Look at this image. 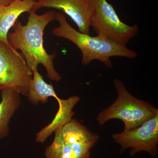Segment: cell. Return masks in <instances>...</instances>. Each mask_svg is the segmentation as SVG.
<instances>
[{
    "instance_id": "cell-13",
    "label": "cell",
    "mask_w": 158,
    "mask_h": 158,
    "mask_svg": "<svg viewBox=\"0 0 158 158\" xmlns=\"http://www.w3.org/2000/svg\"><path fill=\"white\" fill-rule=\"evenodd\" d=\"M92 144L75 142H64V146L60 158H90Z\"/></svg>"
},
{
    "instance_id": "cell-4",
    "label": "cell",
    "mask_w": 158,
    "mask_h": 158,
    "mask_svg": "<svg viewBox=\"0 0 158 158\" xmlns=\"http://www.w3.org/2000/svg\"><path fill=\"white\" fill-rule=\"evenodd\" d=\"M93 11L90 20L92 27L98 35L126 46L138 33L136 25L130 26L123 22L113 6L106 0H92Z\"/></svg>"
},
{
    "instance_id": "cell-12",
    "label": "cell",
    "mask_w": 158,
    "mask_h": 158,
    "mask_svg": "<svg viewBox=\"0 0 158 158\" xmlns=\"http://www.w3.org/2000/svg\"><path fill=\"white\" fill-rule=\"evenodd\" d=\"M27 97L32 104L37 106L39 103H46L49 97H53L58 101L59 98L56 94L52 84L46 83L37 69L33 70Z\"/></svg>"
},
{
    "instance_id": "cell-10",
    "label": "cell",
    "mask_w": 158,
    "mask_h": 158,
    "mask_svg": "<svg viewBox=\"0 0 158 158\" xmlns=\"http://www.w3.org/2000/svg\"><path fill=\"white\" fill-rule=\"evenodd\" d=\"M0 102V141L9 136V123L11 118L20 106V94L7 89L1 91Z\"/></svg>"
},
{
    "instance_id": "cell-2",
    "label": "cell",
    "mask_w": 158,
    "mask_h": 158,
    "mask_svg": "<svg viewBox=\"0 0 158 158\" xmlns=\"http://www.w3.org/2000/svg\"><path fill=\"white\" fill-rule=\"evenodd\" d=\"M56 20L59 26L54 29L52 34L56 37L69 40L77 46L82 54L81 63L88 65L94 60L103 63L106 67L113 66L110 58L121 57L133 59L137 56L135 51L111 41L100 35L95 37L84 34L73 28L69 23L64 14L56 13Z\"/></svg>"
},
{
    "instance_id": "cell-1",
    "label": "cell",
    "mask_w": 158,
    "mask_h": 158,
    "mask_svg": "<svg viewBox=\"0 0 158 158\" xmlns=\"http://www.w3.org/2000/svg\"><path fill=\"white\" fill-rule=\"evenodd\" d=\"M29 13L26 25L17 21L13 27V31L9 32V44L14 49L20 51L31 72L37 69L38 65L41 64L45 68L49 79L59 81L62 77L56 70L54 63L56 54L48 53L44 45V30L50 23L56 20V12L49 11L39 15L31 11Z\"/></svg>"
},
{
    "instance_id": "cell-8",
    "label": "cell",
    "mask_w": 158,
    "mask_h": 158,
    "mask_svg": "<svg viewBox=\"0 0 158 158\" xmlns=\"http://www.w3.org/2000/svg\"><path fill=\"white\" fill-rule=\"evenodd\" d=\"M36 0H13L0 10V41L9 44L8 35L21 15L33 9Z\"/></svg>"
},
{
    "instance_id": "cell-5",
    "label": "cell",
    "mask_w": 158,
    "mask_h": 158,
    "mask_svg": "<svg viewBox=\"0 0 158 158\" xmlns=\"http://www.w3.org/2000/svg\"><path fill=\"white\" fill-rule=\"evenodd\" d=\"M32 73L21 54L0 41V91L11 89L27 96Z\"/></svg>"
},
{
    "instance_id": "cell-9",
    "label": "cell",
    "mask_w": 158,
    "mask_h": 158,
    "mask_svg": "<svg viewBox=\"0 0 158 158\" xmlns=\"http://www.w3.org/2000/svg\"><path fill=\"white\" fill-rule=\"evenodd\" d=\"M80 100V97L77 95L66 99L59 98L58 101L59 109L56 116L50 123L37 133L35 139L36 142L44 144L57 128L70 120L75 114L73 109Z\"/></svg>"
},
{
    "instance_id": "cell-15",
    "label": "cell",
    "mask_w": 158,
    "mask_h": 158,
    "mask_svg": "<svg viewBox=\"0 0 158 158\" xmlns=\"http://www.w3.org/2000/svg\"><path fill=\"white\" fill-rule=\"evenodd\" d=\"M13 1V0H0V10Z\"/></svg>"
},
{
    "instance_id": "cell-11",
    "label": "cell",
    "mask_w": 158,
    "mask_h": 158,
    "mask_svg": "<svg viewBox=\"0 0 158 158\" xmlns=\"http://www.w3.org/2000/svg\"><path fill=\"white\" fill-rule=\"evenodd\" d=\"M61 132L64 142L70 144L79 142L94 146L99 138L78 120L73 118L62 126Z\"/></svg>"
},
{
    "instance_id": "cell-3",
    "label": "cell",
    "mask_w": 158,
    "mask_h": 158,
    "mask_svg": "<svg viewBox=\"0 0 158 158\" xmlns=\"http://www.w3.org/2000/svg\"><path fill=\"white\" fill-rule=\"evenodd\" d=\"M114 84L118 97L111 106L99 113L97 117L99 124L103 125L111 119H119L124 124L123 131H130L158 114L157 109L133 96L121 81L115 79Z\"/></svg>"
},
{
    "instance_id": "cell-7",
    "label": "cell",
    "mask_w": 158,
    "mask_h": 158,
    "mask_svg": "<svg viewBox=\"0 0 158 158\" xmlns=\"http://www.w3.org/2000/svg\"><path fill=\"white\" fill-rule=\"evenodd\" d=\"M43 8L61 10L71 19L80 32L90 34L93 11L92 0H40L36 1L31 11Z\"/></svg>"
},
{
    "instance_id": "cell-16",
    "label": "cell",
    "mask_w": 158,
    "mask_h": 158,
    "mask_svg": "<svg viewBox=\"0 0 158 158\" xmlns=\"http://www.w3.org/2000/svg\"><path fill=\"white\" fill-rule=\"evenodd\" d=\"M40 1V0H36V1Z\"/></svg>"
},
{
    "instance_id": "cell-6",
    "label": "cell",
    "mask_w": 158,
    "mask_h": 158,
    "mask_svg": "<svg viewBox=\"0 0 158 158\" xmlns=\"http://www.w3.org/2000/svg\"><path fill=\"white\" fill-rule=\"evenodd\" d=\"M112 138L121 146V152L130 148L131 156L144 151L156 156L158 150V113L134 129L114 133Z\"/></svg>"
},
{
    "instance_id": "cell-14",
    "label": "cell",
    "mask_w": 158,
    "mask_h": 158,
    "mask_svg": "<svg viewBox=\"0 0 158 158\" xmlns=\"http://www.w3.org/2000/svg\"><path fill=\"white\" fill-rule=\"evenodd\" d=\"M62 126L57 128L54 132L55 135L53 141L45 149V158H60L61 157L64 146V141L61 132Z\"/></svg>"
}]
</instances>
